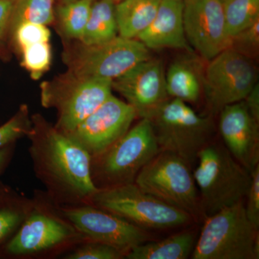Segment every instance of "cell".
Here are the masks:
<instances>
[{"instance_id":"1","label":"cell","mask_w":259,"mask_h":259,"mask_svg":"<svg viewBox=\"0 0 259 259\" xmlns=\"http://www.w3.org/2000/svg\"><path fill=\"white\" fill-rule=\"evenodd\" d=\"M196 163L192 172L204 218L246 197L251 173L235 159L226 146L209 143L199 151Z\"/></svg>"},{"instance_id":"2","label":"cell","mask_w":259,"mask_h":259,"mask_svg":"<svg viewBox=\"0 0 259 259\" xmlns=\"http://www.w3.org/2000/svg\"><path fill=\"white\" fill-rule=\"evenodd\" d=\"M192 259H258V229L250 222L244 199L205 218Z\"/></svg>"},{"instance_id":"3","label":"cell","mask_w":259,"mask_h":259,"mask_svg":"<svg viewBox=\"0 0 259 259\" xmlns=\"http://www.w3.org/2000/svg\"><path fill=\"white\" fill-rule=\"evenodd\" d=\"M160 151L174 153L191 167L199 151L212 142L214 122L196 113L187 102L169 98L148 117Z\"/></svg>"},{"instance_id":"4","label":"cell","mask_w":259,"mask_h":259,"mask_svg":"<svg viewBox=\"0 0 259 259\" xmlns=\"http://www.w3.org/2000/svg\"><path fill=\"white\" fill-rule=\"evenodd\" d=\"M34 154L48 175L73 195L92 197L99 190L92 178L91 155L59 130H48Z\"/></svg>"},{"instance_id":"5","label":"cell","mask_w":259,"mask_h":259,"mask_svg":"<svg viewBox=\"0 0 259 259\" xmlns=\"http://www.w3.org/2000/svg\"><path fill=\"white\" fill-rule=\"evenodd\" d=\"M92 199L100 209L117 214L145 231L185 226L193 220L189 213L162 202L134 182L99 190Z\"/></svg>"},{"instance_id":"6","label":"cell","mask_w":259,"mask_h":259,"mask_svg":"<svg viewBox=\"0 0 259 259\" xmlns=\"http://www.w3.org/2000/svg\"><path fill=\"white\" fill-rule=\"evenodd\" d=\"M192 171L180 156L160 151L143 167L134 183L162 202L199 218L203 215Z\"/></svg>"},{"instance_id":"7","label":"cell","mask_w":259,"mask_h":259,"mask_svg":"<svg viewBox=\"0 0 259 259\" xmlns=\"http://www.w3.org/2000/svg\"><path fill=\"white\" fill-rule=\"evenodd\" d=\"M151 59L138 39L117 36L95 46L81 45L69 59L71 78L114 80L136 65Z\"/></svg>"},{"instance_id":"8","label":"cell","mask_w":259,"mask_h":259,"mask_svg":"<svg viewBox=\"0 0 259 259\" xmlns=\"http://www.w3.org/2000/svg\"><path fill=\"white\" fill-rule=\"evenodd\" d=\"M253 61L233 49H225L209 61L203 73V93L211 113L243 101L257 82Z\"/></svg>"},{"instance_id":"9","label":"cell","mask_w":259,"mask_h":259,"mask_svg":"<svg viewBox=\"0 0 259 259\" xmlns=\"http://www.w3.org/2000/svg\"><path fill=\"white\" fill-rule=\"evenodd\" d=\"M160 152L150 121L141 118L102 156L100 171L112 186L134 183L143 167Z\"/></svg>"},{"instance_id":"10","label":"cell","mask_w":259,"mask_h":259,"mask_svg":"<svg viewBox=\"0 0 259 259\" xmlns=\"http://www.w3.org/2000/svg\"><path fill=\"white\" fill-rule=\"evenodd\" d=\"M136 111L127 102L111 95L77 127L66 134L92 156H100L130 129Z\"/></svg>"},{"instance_id":"11","label":"cell","mask_w":259,"mask_h":259,"mask_svg":"<svg viewBox=\"0 0 259 259\" xmlns=\"http://www.w3.org/2000/svg\"><path fill=\"white\" fill-rule=\"evenodd\" d=\"M184 26L189 45L204 60L229 47L223 5L217 0H184Z\"/></svg>"},{"instance_id":"12","label":"cell","mask_w":259,"mask_h":259,"mask_svg":"<svg viewBox=\"0 0 259 259\" xmlns=\"http://www.w3.org/2000/svg\"><path fill=\"white\" fill-rule=\"evenodd\" d=\"M165 76L161 61L151 58L112 80V87L134 109L138 117L148 118L168 99Z\"/></svg>"},{"instance_id":"13","label":"cell","mask_w":259,"mask_h":259,"mask_svg":"<svg viewBox=\"0 0 259 259\" xmlns=\"http://www.w3.org/2000/svg\"><path fill=\"white\" fill-rule=\"evenodd\" d=\"M64 214L93 241L112 245L125 254L133 247L147 241L146 231L105 209L79 207L66 209Z\"/></svg>"},{"instance_id":"14","label":"cell","mask_w":259,"mask_h":259,"mask_svg":"<svg viewBox=\"0 0 259 259\" xmlns=\"http://www.w3.org/2000/svg\"><path fill=\"white\" fill-rule=\"evenodd\" d=\"M71 79V83L59 95L44 101L45 105H54L59 109L57 130L64 134L74 131L112 95V80Z\"/></svg>"},{"instance_id":"15","label":"cell","mask_w":259,"mask_h":259,"mask_svg":"<svg viewBox=\"0 0 259 259\" xmlns=\"http://www.w3.org/2000/svg\"><path fill=\"white\" fill-rule=\"evenodd\" d=\"M258 127L244 100L227 105L220 112L219 131L225 146L249 171L259 164Z\"/></svg>"},{"instance_id":"16","label":"cell","mask_w":259,"mask_h":259,"mask_svg":"<svg viewBox=\"0 0 259 259\" xmlns=\"http://www.w3.org/2000/svg\"><path fill=\"white\" fill-rule=\"evenodd\" d=\"M136 39L148 49L169 48L192 52L184 26V0H161L152 23Z\"/></svg>"},{"instance_id":"17","label":"cell","mask_w":259,"mask_h":259,"mask_svg":"<svg viewBox=\"0 0 259 259\" xmlns=\"http://www.w3.org/2000/svg\"><path fill=\"white\" fill-rule=\"evenodd\" d=\"M69 235V228L54 218L32 214L8 243L7 250L15 255L36 253L62 243Z\"/></svg>"},{"instance_id":"18","label":"cell","mask_w":259,"mask_h":259,"mask_svg":"<svg viewBox=\"0 0 259 259\" xmlns=\"http://www.w3.org/2000/svg\"><path fill=\"white\" fill-rule=\"evenodd\" d=\"M168 97L194 103L203 93V74L193 61L179 59L174 61L166 73Z\"/></svg>"},{"instance_id":"19","label":"cell","mask_w":259,"mask_h":259,"mask_svg":"<svg viewBox=\"0 0 259 259\" xmlns=\"http://www.w3.org/2000/svg\"><path fill=\"white\" fill-rule=\"evenodd\" d=\"M196 241L194 232H181L161 241L136 245L125 256L128 259H186L192 254Z\"/></svg>"},{"instance_id":"20","label":"cell","mask_w":259,"mask_h":259,"mask_svg":"<svg viewBox=\"0 0 259 259\" xmlns=\"http://www.w3.org/2000/svg\"><path fill=\"white\" fill-rule=\"evenodd\" d=\"M161 0H122L116 3L119 36L137 38L152 23Z\"/></svg>"},{"instance_id":"21","label":"cell","mask_w":259,"mask_h":259,"mask_svg":"<svg viewBox=\"0 0 259 259\" xmlns=\"http://www.w3.org/2000/svg\"><path fill=\"white\" fill-rule=\"evenodd\" d=\"M115 5L112 0L93 2L88 23L79 40L83 45H100L118 36Z\"/></svg>"},{"instance_id":"22","label":"cell","mask_w":259,"mask_h":259,"mask_svg":"<svg viewBox=\"0 0 259 259\" xmlns=\"http://www.w3.org/2000/svg\"><path fill=\"white\" fill-rule=\"evenodd\" d=\"M94 0H64L55 16L66 37L80 40L88 23Z\"/></svg>"},{"instance_id":"23","label":"cell","mask_w":259,"mask_h":259,"mask_svg":"<svg viewBox=\"0 0 259 259\" xmlns=\"http://www.w3.org/2000/svg\"><path fill=\"white\" fill-rule=\"evenodd\" d=\"M227 35L230 41L259 20V0H231L223 5Z\"/></svg>"},{"instance_id":"24","label":"cell","mask_w":259,"mask_h":259,"mask_svg":"<svg viewBox=\"0 0 259 259\" xmlns=\"http://www.w3.org/2000/svg\"><path fill=\"white\" fill-rule=\"evenodd\" d=\"M54 0H14L10 27L21 23L48 25L55 19Z\"/></svg>"},{"instance_id":"25","label":"cell","mask_w":259,"mask_h":259,"mask_svg":"<svg viewBox=\"0 0 259 259\" xmlns=\"http://www.w3.org/2000/svg\"><path fill=\"white\" fill-rule=\"evenodd\" d=\"M20 51L23 67L30 73L32 79H40L51 64L52 53L49 42L32 44L20 49Z\"/></svg>"},{"instance_id":"26","label":"cell","mask_w":259,"mask_h":259,"mask_svg":"<svg viewBox=\"0 0 259 259\" xmlns=\"http://www.w3.org/2000/svg\"><path fill=\"white\" fill-rule=\"evenodd\" d=\"M31 133L28 110L26 107H22L14 117L0 127V148Z\"/></svg>"},{"instance_id":"27","label":"cell","mask_w":259,"mask_h":259,"mask_svg":"<svg viewBox=\"0 0 259 259\" xmlns=\"http://www.w3.org/2000/svg\"><path fill=\"white\" fill-rule=\"evenodd\" d=\"M15 42L19 49L37 44L49 42L51 31L47 25L33 23H21L13 28Z\"/></svg>"},{"instance_id":"28","label":"cell","mask_w":259,"mask_h":259,"mask_svg":"<svg viewBox=\"0 0 259 259\" xmlns=\"http://www.w3.org/2000/svg\"><path fill=\"white\" fill-rule=\"evenodd\" d=\"M228 48L252 60L256 59L259 50V20L232 37Z\"/></svg>"},{"instance_id":"29","label":"cell","mask_w":259,"mask_h":259,"mask_svg":"<svg viewBox=\"0 0 259 259\" xmlns=\"http://www.w3.org/2000/svg\"><path fill=\"white\" fill-rule=\"evenodd\" d=\"M125 252L110 245L93 241L66 255L68 259H119Z\"/></svg>"},{"instance_id":"30","label":"cell","mask_w":259,"mask_h":259,"mask_svg":"<svg viewBox=\"0 0 259 259\" xmlns=\"http://www.w3.org/2000/svg\"><path fill=\"white\" fill-rule=\"evenodd\" d=\"M251 173V182L247 194L246 205L245 204L247 217L256 229H259V164Z\"/></svg>"},{"instance_id":"31","label":"cell","mask_w":259,"mask_h":259,"mask_svg":"<svg viewBox=\"0 0 259 259\" xmlns=\"http://www.w3.org/2000/svg\"><path fill=\"white\" fill-rule=\"evenodd\" d=\"M21 221V216L11 209L0 210V241L10 234Z\"/></svg>"},{"instance_id":"32","label":"cell","mask_w":259,"mask_h":259,"mask_svg":"<svg viewBox=\"0 0 259 259\" xmlns=\"http://www.w3.org/2000/svg\"><path fill=\"white\" fill-rule=\"evenodd\" d=\"M14 0H0V44L10 27Z\"/></svg>"},{"instance_id":"33","label":"cell","mask_w":259,"mask_h":259,"mask_svg":"<svg viewBox=\"0 0 259 259\" xmlns=\"http://www.w3.org/2000/svg\"><path fill=\"white\" fill-rule=\"evenodd\" d=\"M244 102L250 115L259 122V84L255 83L251 91L245 97Z\"/></svg>"},{"instance_id":"34","label":"cell","mask_w":259,"mask_h":259,"mask_svg":"<svg viewBox=\"0 0 259 259\" xmlns=\"http://www.w3.org/2000/svg\"><path fill=\"white\" fill-rule=\"evenodd\" d=\"M8 149L5 147L0 148V172H1L2 168L4 166L5 162L7 161L8 158Z\"/></svg>"},{"instance_id":"35","label":"cell","mask_w":259,"mask_h":259,"mask_svg":"<svg viewBox=\"0 0 259 259\" xmlns=\"http://www.w3.org/2000/svg\"><path fill=\"white\" fill-rule=\"evenodd\" d=\"M218 2H219L221 4L223 5H226V3H228V2L231 1V0H217Z\"/></svg>"},{"instance_id":"36","label":"cell","mask_w":259,"mask_h":259,"mask_svg":"<svg viewBox=\"0 0 259 259\" xmlns=\"http://www.w3.org/2000/svg\"><path fill=\"white\" fill-rule=\"evenodd\" d=\"M95 1V0H94ZM112 1L115 2V3H119V2L122 1V0H112Z\"/></svg>"}]
</instances>
